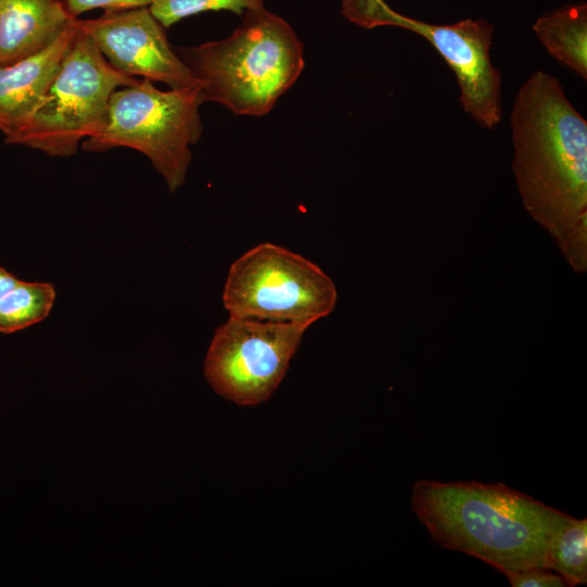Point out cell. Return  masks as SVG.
Wrapping results in <instances>:
<instances>
[{"label": "cell", "mask_w": 587, "mask_h": 587, "mask_svg": "<svg viewBox=\"0 0 587 587\" xmlns=\"http://www.w3.org/2000/svg\"><path fill=\"white\" fill-rule=\"evenodd\" d=\"M76 28L73 45L43 100L20 128L4 137L5 143L50 157H71L84 140L104 129L113 92L137 83L114 68L93 40Z\"/></svg>", "instance_id": "5"}, {"label": "cell", "mask_w": 587, "mask_h": 587, "mask_svg": "<svg viewBox=\"0 0 587 587\" xmlns=\"http://www.w3.org/2000/svg\"><path fill=\"white\" fill-rule=\"evenodd\" d=\"M54 300L52 284L22 280L0 265V333H15L41 322Z\"/></svg>", "instance_id": "13"}, {"label": "cell", "mask_w": 587, "mask_h": 587, "mask_svg": "<svg viewBox=\"0 0 587 587\" xmlns=\"http://www.w3.org/2000/svg\"><path fill=\"white\" fill-rule=\"evenodd\" d=\"M533 29L562 65L587 78V5H567L540 16Z\"/></svg>", "instance_id": "12"}, {"label": "cell", "mask_w": 587, "mask_h": 587, "mask_svg": "<svg viewBox=\"0 0 587 587\" xmlns=\"http://www.w3.org/2000/svg\"><path fill=\"white\" fill-rule=\"evenodd\" d=\"M342 14L352 23L364 28L380 26V21L389 8L384 0H342Z\"/></svg>", "instance_id": "16"}, {"label": "cell", "mask_w": 587, "mask_h": 587, "mask_svg": "<svg viewBox=\"0 0 587 587\" xmlns=\"http://www.w3.org/2000/svg\"><path fill=\"white\" fill-rule=\"evenodd\" d=\"M75 20L43 50L0 67V130L20 128L43 100L75 39Z\"/></svg>", "instance_id": "10"}, {"label": "cell", "mask_w": 587, "mask_h": 587, "mask_svg": "<svg viewBox=\"0 0 587 587\" xmlns=\"http://www.w3.org/2000/svg\"><path fill=\"white\" fill-rule=\"evenodd\" d=\"M309 326L229 316L214 333L204 360L212 389L239 405L266 401L286 376Z\"/></svg>", "instance_id": "7"}, {"label": "cell", "mask_w": 587, "mask_h": 587, "mask_svg": "<svg viewBox=\"0 0 587 587\" xmlns=\"http://www.w3.org/2000/svg\"><path fill=\"white\" fill-rule=\"evenodd\" d=\"M512 587H564L565 580L550 569L533 567L526 571L507 574Z\"/></svg>", "instance_id": "17"}, {"label": "cell", "mask_w": 587, "mask_h": 587, "mask_svg": "<svg viewBox=\"0 0 587 587\" xmlns=\"http://www.w3.org/2000/svg\"><path fill=\"white\" fill-rule=\"evenodd\" d=\"M512 170L524 208L577 273L587 270V122L559 79L533 73L510 115Z\"/></svg>", "instance_id": "1"}, {"label": "cell", "mask_w": 587, "mask_h": 587, "mask_svg": "<svg viewBox=\"0 0 587 587\" xmlns=\"http://www.w3.org/2000/svg\"><path fill=\"white\" fill-rule=\"evenodd\" d=\"M336 303L335 283L319 265L271 242L236 259L223 289L229 316L309 327L329 315Z\"/></svg>", "instance_id": "6"}, {"label": "cell", "mask_w": 587, "mask_h": 587, "mask_svg": "<svg viewBox=\"0 0 587 587\" xmlns=\"http://www.w3.org/2000/svg\"><path fill=\"white\" fill-rule=\"evenodd\" d=\"M201 88L158 89L150 79L116 89L110 100L104 129L82 142L88 152L120 147L145 154L171 192L185 182L191 162L190 146L202 133Z\"/></svg>", "instance_id": "4"}, {"label": "cell", "mask_w": 587, "mask_h": 587, "mask_svg": "<svg viewBox=\"0 0 587 587\" xmlns=\"http://www.w3.org/2000/svg\"><path fill=\"white\" fill-rule=\"evenodd\" d=\"M75 22L121 73L161 82L171 89L200 88L149 7L108 10L97 18Z\"/></svg>", "instance_id": "9"}, {"label": "cell", "mask_w": 587, "mask_h": 587, "mask_svg": "<svg viewBox=\"0 0 587 587\" xmlns=\"http://www.w3.org/2000/svg\"><path fill=\"white\" fill-rule=\"evenodd\" d=\"M411 509L439 546L503 575L549 569L553 539L572 517L502 483L419 479Z\"/></svg>", "instance_id": "2"}, {"label": "cell", "mask_w": 587, "mask_h": 587, "mask_svg": "<svg viewBox=\"0 0 587 587\" xmlns=\"http://www.w3.org/2000/svg\"><path fill=\"white\" fill-rule=\"evenodd\" d=\"M154 0H64L70 14L77 18L84 12L92 9L126 10L134 8L150 7Z\"/></svg>", "instance_id": "18"}, {"label": "cell", "mask_w": 587, "mask_h": 587, "mask_svg": "<svg viewBox=\"0 0 587 587\" xmlns=\"http://www.w3.org/2000/svg\"><path fill=\"white\" fill-rule=\"evenodd\" d=\"M397 26L428 40L455 74L463 110L482 127L492 129L502 116L501 74L490 60L494 25L463 20L449 25L428 24L388 12L384 26Z\"/></svg>", "instance_id": "8"}, {"label": "cell", "mask_w": 587, "mask_h": 587, "mask_svg": "<svg viewBox=\"0 0 587 587\" xmlns=\"http://www.w3.org/2000/svg\"><path fill=\"white\" fill-rule=\"evenodd\" d=\"M266 0H154L149 7L153 16L166 28L184 17L207 11L228 10L242 15L264 7Z\"/></svg>", "instance_id": "15"}, {"label": "cell", "mask_w": 587, "mask_h": 587, "mask_svg": "<svg viewBox=\"0 0 587 587\" xmlns=\"http://www.w3.org/2000/svg\"><path fill=\"white\" fill-rule=\"evenodd\" d=\"M241 16L229 37L175 50L199 82L204 101L237 115L262 116L300 76L303 46L292 27L264 7Z\"/></svg>", "instance_id": "3"}, {"label": "cell", "mask_w": 587, "mask_h": 587, "mask_svg": "<svg viewBox=\"0 0 587 587\" xmlns=\"http://www.w3.org/2000/svg\"><path fill=\"white\" fill-rule=\"evenodd\" d=\"M549 569L560 574L566 586L587 583V520L571 517L553 539Z\"/></svg>", "instance_id": "14"}, {"label": "cell", "mask_w": 587, "mask_h": 587, "mask_svg": "<svg viewBox=\"0 0 587 587\" xmlns=\"http://www.w3.org/2000/svg\"><path fill=\"white\" fill-rule=\"evenodd\" d=\"M73 20L63 0H0V67L43 50Z\"/></svg>", "instance_id": "11"}]
</instances>
